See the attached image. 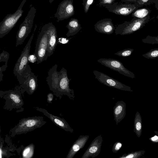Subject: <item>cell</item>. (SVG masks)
I'll return each mask as SVG.
<instances>
[{"label": "cell", "mask_w": 158, "mask_h": 158, "mask_svg": "<svg viewBox=\"0 0 158 158\" xmlns=\"http://www.w3.org/2000/svg\"><path fill=\"white\" fill-rule=\"evenodd\" d=\"M37 28V26L35 24L32 34L14 67L13 73L16 77L20 85L24 82L27 76L31 72L30 67L28 64V58L30 55L31 43Z\"/></svg>", "instance_id": "cell-1"}, {"label": "cell", "mask_w": 158, "mask_h": 158, "mask_svg": "<svg viewBox=\"0 0 158 158\" xmlns=\"http://www.w3.org/2000/svg\"><path fill=\"white\" fill-rule=\"evenodd\" d=\"M46 123L42 116H35L21 119L11 130V136L25 134L42 127Z\"/></svg>", "instance_id": "cell-2"}, {"label": "cell", "mask_w": 158, "mask_h": 158, "mask_svg": "<svg viewBox=\"0 0 158 158\" xmlns=\"http://www.w3.org/2000/svg\"><path fill=\"white\" fill-rule=\"evenodd\" d=\"M36 11L34 7H31L24 20L20 24L16 36V47L23 44L31 32Z\"/></svg>", "instance_id": "cell-3"}, {"label": "cell", "mask_w": 158, "mask_h": 158, "mask_svg": "<svg viewBox=\"0 0 158 158\" xmlns=\"http://www.w3.org/2000/svg\"><path fill=\"white\" fill-rule=\"evenodd\" d=\"M26 1V0H23L15 12L7 15L0 22V38L7 34L15 25L22 15L23 12V7Z\"/></svg>", "instance_id": "cell-4"}, {"label": "cell", "mask_w": 158, "mask_h": 158, "mask_svg": "<svg viewBox=\"0 0 158 158\" xmlns=\"http://www.w3.org/2000/svg\"><path fill=\"white\" fill-rule=\"evenodd\" d=\"M48 37L47 32V24L42 27L36 43L34 53L37 58V64H38L48 58L47 55L48 47Z\"/></svg>", "instance_id": "cell-5"}, {"label": "cell", "mask_w": 158, "mask_h": 158, "mask_svg": "<svg viewBox=\"0 0 158 158\" xmlns=\"http://www.w3.org/2000/svg\"><path fill=\"white\" fill-rule=\"evenodd\" d=\"M147 18H139L131 22L125 21L115 28L116 35H124L133 33L141 29L146 23Z\"/></svg>", "instance_id": "cell-6"}, {"label": "cell", "mask_w": 158, "mask_h": 158, "mask_svg": "<svg viewBox=\"0 0 158 158\" xmlns=\"http://www.w3.org/2000/svg\"><path fill=\"white\" fill-rule=\"evenodd\" d=\"M60 75L58 83L57 97H61L63 95L67 96L69 98L74 100L75 96L73 89H70L69 83L71 79L68 77L66 69L63 67L60 71Z\"/></svg>", "instance_id": "cell-7"}, {"label": "cell", "mask_w": 158, "mask_h": 158, "mask_svg": "<svg viewBox=\"0 0 158 158\" xmlns=\"http://www.w3.org/2000/svg\"><path fill=\"white\" fill-rule=\"evenodd\" d=\"M93 72L95 76V78L106 86L121 90L130 92L133 91L130 87L114 79L103 73L95 70H94Z\"/></svg>", "instance_id": "cell-8"}, {"label": "cell", "mask_w": 158, "mask_h": 158, "mask_svg": "<svg viewBox=\"0 0 158 158\" xmlns=\"http://www.w3.org/2000/svg\"><path fill=\"white\" fill-rule=\"evenodd\" d=\"M97 61L105 66L117 71L125 76L132 78L135 77L134 73L126 69L123 63L118 60L101 58L98 60Z\"/></svg>", "instance_id": "cell-9"}, {"label": "cell", "mask_w": 158, "mask_h": 158, "mask_svg": "<svg viewBox=\"0 0 158 158\" xmlns=\"http://www.w3.org/2000/svg\"><path fill=\"white\" fill-rule=\"evenodd\" d=\"M73 3V0H64L59 4L54 16L57 18L58 22L67 19L74 15Z\"/></svg>", "instance_id": "cell-10"}, {"label": "cell", "mask_w": 158, "mask_h": 158, "mask_svg": "<svg viewBox=\"0 0 158 158\" xmlns=\"http://www.w3.org/2000/svg\"><path fill=\"white\" fill-rule=\"evenodd\" d=\"M3 98L6 100L7 106H10L12 108H18L21 107L23 102L21 94L17 90H10L3 91H0Z\"/></svg>", "instance_id": "cell-11"}, {"label": "cell", "mask_w": 158, "mask_h": 158, "mask_svg": "<svg viewBox=\"0 0 158 158\" xmlns=\"http://www.w3.org/2000/svg\"><path fill=\"white\" fill-rule=\"evenodd\" d=\"M110 12L116 15H128L134 10L136 8L133 4L114 2L104 6Z\"/></svg>", "instance_id": "cell-12"}, {"label": "cell", "mask_w": 158, "mask_h": 158, "mask_svg": "<svg viewBox=\"0 0 158 158\" xmlns=\"http://www.w3.org/2000/svg\"><path fill=\"white\" fill-rule=\"evenodd\" d=\"M47 32L48 42L47 55L49 57L53 54L58 44L56 29L52 22L47 23Z\"/></svg>", "instance_id": "cell-13"}, {"label": "cell", "mask_w": 158, "mask_h": 158, "mask_svg": "<svg viewBox=\"0 0 158 158\" xmlns=\"http://www.w3.org/2000/svg\"><path fill=\"white\" fill-rule=\"evenodd\" d=\"M37 110L42 112L48 117L56 125L67 131L73 133V129L72 128L67 121L63 118L55 116L49 113L46 109L39 107H35Z\"/></svg>", "instance_id": "cell-14"}, {"label": "cell", "mask_w": 158, "mask_h": 158, "mask_svg": "<svg viewBox=\"0 0 158 158\" xmlns=\"http://www.w3.org/2000/svg\"><path fill=\"white\" fill-rule=\"evenodd\" d=\"M102 141V137L101 135L96 137L92 141L81 158H94L98 156L100 153Z\"/></svg>", "instance_id": "cell-15"}, {"label": "cell", "mask_w": 158, "mask_h": 158, "mask_svg": "<svg viewBox=\"0 0 158 158\" xmlns=\"http://www.w3.org/2000/svg\"><path fill=\"white\" fill-rule=\"evenodd\" d=\"M57 65L55 64L49 70L46 81L50 89L56 95L58 86L60 72L57 70Z\"/></svg>", "instance_id": "cell-16"}, {"label": "cell", "mask_w": 158, "mask_h": 158, "mask_svg": "<svg viewBox=\"0 0 158 158\" xmlns=\"http://www.w3.org/2000/svg\"><path fill=\"white\" fill-rule=\"evenodd\" d=\"M94 26L95 30L97 32L107 35L112 34L115 29L112 19L110 18L99 20L96 23Z\"/></svg>", "instance_id": "cell-17"}, {"label": "cell", "mask_w": 158, "mask_h": 158, "mask_svg": "<svg viewBox=\"0 0 158 158\" xmlns=\"http://www.w3.org/2000/svg\"><path fill=\"white\" fill-rule=\"evenodd\" d=\"M38 86L37 77L32 72L27 76L24 82L20 86L29 95L32 94Z\"/></svg>", "instance_id": "cell-18"}, {"label": "cell", "mask_w": 158, "mask_h": 158, "mask_svg": "<svg viewBox=\"0 0 158 158\" xmlns=\"http://www.w3.org/2000/svg\"><path fill=\"white\" fill-rule=\"evenodd\" d=\"M89 137L88 135H80L72 145L66 158H73L75 154L84 147Z\"/></svg>", "instance_id": "cell-19"}, {"label": "cell", "mask_w": 158, "mask_h": 158, "mask_svg": "<svg viewBox=\"0 0 158 158\" xmlns=\"http://www.w3.org/2000/svg\"><path fill=\"white\" fill-rule=\"evenodd\" d=\"M126 104L123 101L117 102L113 108L114 120L117 125L125 117L126 114Z\"/></svg>", "instance_id": "cell-20"}, {"label": "cell", "mask_w": 158, "mask_h": 158, "mask_svg": "<svg viewBox=\"0 0 158 158\" xmlns=\"http://www.w3.org/2000/svg\"><path fill=\"white\" fill-rule=\"evenodd\" d=\"M66 27L68 31L66 34L67 37L73 36L77 34L82 27L76 19L72 18L69 22Z\"/></svg>", "instance_id": "cell-21"}, {"label": "cell", "mask_w": 158, "mask_h": 158, "mask_svg": "<svg viewBox=\"0 0 158 158\" xmlns=\"http://www.w3.org/2000/svg\"><path fill=\"white\" fill-rule=\"evenodd\" d=\"M133 131L138 137L141 136L142 131V121L141 116L138 111L136 112L135 116Z\"/></svg>", "instance_id": "cell-22"}, {"label": "cell", "mask_w": 158, "mask_h": 158, "mask_svg": "<svg viewBox=\"0 0 158 158\" xmlns=\"http://www.w3.org/2000/svg\"><path fill=\"white\" fill-rule=\"evenodd\" d=\"M35 146L31 143L26 147L23 150L22 155L23 158H31L33 156L34 152Z\"/></svg>", "instance_id": "cell-23"}, {"label": "cell", "mask_w": 158, "mask_h": 158, "mask_svg": "<svg viewBox=\"0 0 158 158\" xmlns=\"http://www.w3.org/2000/svg\"><path fill=\"white\" fill-rule=\"evenodd\" d=\"M145 152L144 150H140L132 152L127 154H124L119 158H138L143 155Z\"/></svg>", "instance_id": "cell-24"}, {"label": "cell", "mask_w": 158, "mask_h": 158, "mask_svg": "<svg viewBox=\"0 0 158 158\" xmlns=\"http://www.w3.org/2000/svg\"><path fill=\"white\" fill-rule=\"evenodd\" d=\"M142 56L148 59H153L158 58V48L152 49L147 52L142 54Z\"/></svg>", "instance_id": "cell-25"}, {"label": "cell", "mask_w": 158, "mask_h": 158, "mask_svg": "<svg viewBox=\"0 0 158 158\" xmlns=\"http://www.w3.org/2000/svg\"><path fill=\"white\" fill-rule=\"evenodd\" d=\"M149 11L146 9H142L137 10L133 14L132 16L139 18L145 17L148 14Z\"/></svg>", "instance_id": "cell-26"}, {"label": "cell", "mask_w": 158, "mask_h": 158, "mask_svg": "<svg viewBox=\"0 0 158 158\" xmlns=\"http://www.w3.org/2000/svg\"><path fill=\"white\" fill-rule=\"evenodd\" d=\"M134 50L133 48H128L123 50L117 52L115 53V55L119 56L126 57L131 56Z\"/></svg>", "instance_id": "cell-27"}, {"label": "cell", "mask_w": 158, "mask_h": 158, "mask_svg": "<svg viewBox=\"0 0 158 158\" xmlns=\"http://www.w3.org/2000/svg\"><path fill=\"white\" fill-rule=\"evenodd\" d=\"M142 41L144 43L152 44H158V36H152L148 35L145 38L142 39Z\"/></svg>", "instance_id": "cell-28"}, {"label": "cell", "mask_w": 158, "mask_h": 158, "mask_svg": "<svg viewBox=\"0 0 158 158\" xmlns=\"http://www.w3.org/2000/svg\"><path fill=\"white\" fill-rule=\"evenodd\" d=\"M94 1V0H83L82 4L85 13L88 12L90 6L93 3Z\"/></svg>", "instance_id": "cell-29"}, {"label": "cell", "mask_w": 158, "mask_h": 158, "mask_svg": "<svg viewBox=\"0 0 158 158\" xmlns=\"http://www.w3.org/2000/svg\"><path fill=\"white\" fill-rule=\"evenodd\" d=\"M123 146V144L119 141H117L114 144L112 151L114 153H116Z\"/></svg>", "instance_id": "cell-30"}, {"label": "cell", "mask_w": 158, "mask_h": 158, "mask_svg": "<svg viewBox=\"0 0 158 158\" xmlns=\"http://www.w3.org/2000/svg\"><path fill=\"white\" fill-rule=\"evenodd\" d=\"M115 1V0H99V5L104 7L106 5L114 3Z\"/></svg>", "instance_id": "cell-31"}, {"label": "cell", "mask_w": 158, "mask_h": 158, "mask_svg": "<svg viewBox=\"0 0 158 158\" xmlns=\"http://www.w3.org/2000/svg\"><path fill=\"white\" fill-rule=\"evenodd\" d=\"M72 38L68 39L66 38L61 37L59 38L57 40V43L59 44H67Z\"/></svg>", "instance_id": "cell-32"}, {"label": "cell", "mask_w": 158, "mask_h": 158, "mask_svg": "<svg viewBox=\"0 0 158 158\" xmlns=\"http://www.w3.org/2000/svg\"><path fill=\"white\" fill-rule=\"evenodd\" d=\"M28 60L29 62L33 63L37 61V58L36 55L34 53L32 54L29 55Z\"/></svg>", "instance_id": "cell-33"}, {"label": "cell", "mask_w": 158, "mask_h": 158, "mask_svg": "<svg viewBox=\"0 0 158 158\" xmlns=\"http://www.w3.org/2000/svg\"><path fill=\"white\" fill-rule=\"evenodd\" d=\"M2 144V142L0 144V158H2L3 156L6 155V151H5V149H4L3 148V146Z\"/></svg>", "instance_id": "cell-34"}, {"label": "cell", "mask_w": 158, "mask_h": 158, "mask_svg": "<svg viewBox=\"0 0 158 158\" xmlns=\"http://www.w3.org/2000/svg\"><path fill=\"white\" fill-rule=\"evenodd\" d=\"M53 98V94L51 93H48L47 96V101L49 103H52Z\"/></svg>", "instance_id": "cell-35"}, {"label": "cell", "mask_w": 158, "mask_h": 158, "mask_svg": "<svg viewBox=\"0 0 158 158\" xmlns=\"http://www.w3.org/2000/svg\"><path fill=\"white\" fill-rule=\"evenodd\" d=\"M149 139L152 142L158 143V135L156 134L154 136L149 138Z\"/></svg>", "instance_id": "cell-36"}, {"label": "cell", "mask_w": 158, "mask_h": 158, "mask_svg": "<svg viewBox=\"0 0 158 158\" xmlns=\"http://www.w3.org/2000/svg\"><path fill=\"white\" fill-rule=\"evenodd\" d=\"M148 0H139L137 2L140 5L143 4L147 2Z\"/></svg>", "instance_id": "cell-37"}, {"label": "cell", "mask_w": 158, "mask_h": 158, "mask_svg": "<svg viewBox=\"0 0 158 158\" xmlns=\"http://www.w3.org/2000/svg\"><path fill=\"white\" fill-rule=\"evenodd\" d=\"M123 2H128L132 1H136V0H121Z\"/></svg>", "instance_id": "cell-38"}, {"label": "cell", "mask_w": 158, "mask_h": 158, "mask_svg": "<svg viewBox=\"0 0 158 158\" xmlns=\"http://www.w3.org/2000/svg\"><path fill=\"white\" fill-rule=\"evenodd\" d=\"M54 0H49V2L51 3Z\"/></svg>", "instance_id": "cell-39"}, {"label": "cell", "mask_w": 158, "mask_h": 158, "mask_svg": "<svg viewBox=\"0 0 158 158\" xmlns=\"http://www.w3.org/2000/svg\"><path fill=\"white\" fill-rule=\"evenodd\" d=\"M154 132L155 133H156V134L158 135V131H154Z\"/></svg>", "instance_id": "cell-40"}, {"label": "cell", "mask_w": 158, "mask_h": 158, "mask_svg": "<svg viewBox=\"0 0 158 158\" xmlns=\"http://www.w3.org/2000/svg\"><path fill=\"white\" fill-rule=\"evenodd\" d=\"M157 18H158V16L157 17Z\"/></svg>", "instance_id": "cell-41"}]
</instances>
